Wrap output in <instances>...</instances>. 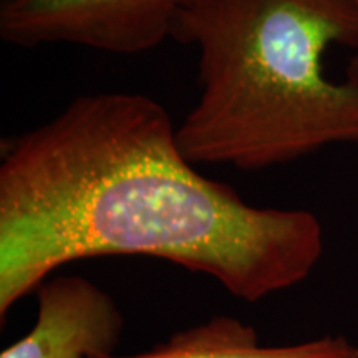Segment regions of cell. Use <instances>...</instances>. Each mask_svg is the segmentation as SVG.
<instances>
[{
    "mask_svg": "<svg viewBox=\"0 0 358 358\" xmlns=\"http://www.w3.org/2000/svg\"><path fill=\"white\" fill-rule=\"evenodd\" d=\"M176 129L153 98L115 92L75 98L2 143L0 319L58 267L88 257L164 259L250 303L312 274L319 219L248 204L203 176Z\"/></svg>",
    "mask_w": 358,
    "mask_h": 358,
    "instance_id": "1",
    "label": "cell"
},
{
    "mask_svg": "<svg viewBox=\"0 0 358 358\" xmlns=\"http://www.w3.org/2000/svg\"><path fill=\"white\" fill-rule=\"evenodd\" d=\"M171 38L199 52V98L176 129L192 164L261 171L358 145V87L322 66L332 45L358 48L350 0H194Z\"/></svg>",
    "mask_w": 358,
    "mask_h": 358,
    "instance_id": "2",
    "label": "cell"
},
{
    "mask_svg": "<svg viewBox=\"0 0 358 358\" xmlns=\"http://www.w3.org/2000/svg\"><path fill=\"white\" fill-rule=\"evenodd\" d=\"M194 0H0V38L22 48L71 43L118 55L159 47Z\"/></svg>",
    "mask_w": 358,
    "mask_h": 358,
    "instance_id": "3",
    "label": "cell"
},
{
    "mask_svg": "<svg viewBox=\"0 0 358 358\" xmlns=\"http://www.w3.org/2000/svg\"><path fill=\"white\" fill-rule=\"evenodd\" d=\"M34 329L0 358H113L123 315L110 294L80 275L50 277L37 289Z\"/></svg>",
    "mask_w": 358,
    "mask_h": 358,
    "instance_id": "4",
    "label": "cell"
},
{
    "mask_svg": "<svg viewBox=\"0 0 358 358\" xmlns=\"http://www.w3.org/2000/svg\"><path fill=\"white\" fill-rule=\"evenodd\" d=\"M113 358H358V347L342 335L295 345L264 347L256 329L234 317H213L176 332L151 350Z\"/></svg>",
    "mask_w": 358,
    "mask_h": 358,
    "instance_id": "5",
    "label": "cell"
},
{
    "mask_svg": "<svg viewBox=\"0 0 358 358\" xmlns=\"http://www.w3.org/2000/svg\"><path fill=\"white\" fill-rule=\"evenodd\" d=\"M353 8H355L357 15H358V0H350ZM345 82L355 85L358 87V48L353 53V57L350 58V62H348V66H347V80Z\"/></svg>",
    "mask_w": 358,
    "mask_h": 358,
    "instance_id": "6",
    "label": "cell"
}]
</instances>
